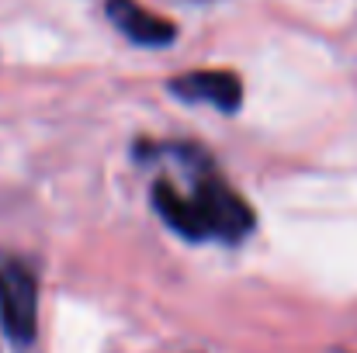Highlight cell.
<instances>
[{"label":"cell","mask_w":357,"mask_h":353,"mask_svg":"<svg viewBox=\"0 0 357 353\" xmlns=\"http://www.w3.org/2000/svg\"><path fill=\"white\" fill-rule=\"evenodd\" d=\"M0 322L14 343H31L38 329V281L21 260L0 263Z\"/></svg>","instance_id":"2"},{"label":"cell","mask_w":357,"mask_h":353,"mask_svg":"<svg viewBox=\"0 0 357 353\" xmlns=\"http://www.w3.org/2000/svg\"><path fill=\"white\" fill-rule=\"evenodd\" d=\"M153 208L177 235L191 242H239L253 233V208L219 173H195L188 191H177L170 180L153 184Z\"/></svg>","instance_id":"1"},{"label":"cell","mask_w":357,"mask_h":353,"mask_svg":"<svg viewBox=\"0 0 357 353\" xmlns=\"http://www.w3.org/2000/svg\"><path fill=\"white\" fill-rule=\"evenodd\" d=\"M108 17L112 24L119 28L125 38H132L135 45H149V49H160V45H170L177 38V28L174 21L153 14L149 7H142L139 0H108Z\"/></svg>","instance_id":"4"},{"label":"cell","mask_w":357,"mask_h":353,"mask_svg":"<svg viewBox=\"0 0 357 353\" xmlns=\"http://www.w3.org/2000/svg\"><path fill=\"white\" fill-rule=\"evenodd\" d=\"M170 94L188 104H212L219 111H236L243 101V84L229 70H195L170 80Z\"/></svg>","instance_id":"3"}]
</instances>
